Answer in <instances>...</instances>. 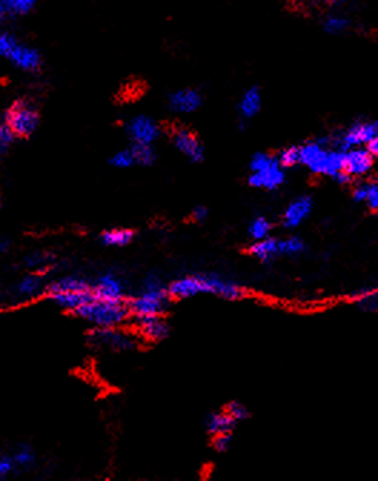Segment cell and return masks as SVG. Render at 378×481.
<instances>
[{
  "mask_svg": "<svg viewBox=\"0 0 378 481\" xmlns=\"http://www.w3.org/2000/svg\"><path fill=\"white\" fill-rule=\"evenodd\" d=\"M172 299H188L198 295H215L225 301H236L243 295L242 288L232 279L218 274H189L174 279L168 285Z\"/></svg>",
  "mask_w": 378,
  "mask_h": 481,
  "instance_id": "cell-1",
  "label": "cell"
},
{
  "mask_svg": "<svg viewBox=\"0 0 378 481\" xmlns=\"http://www.w3.org/2000/svg\"><path fill=\"white\" fill-rule=\"evenodd\" d=\"M92 329L123 327L132 319L128 299H102L93 296L73 312Z\"/></svg>",
  "mask_w": 378,
  "mask_h": 481,
  "instance_id": "cell-2",
  "label": "cell"
},
{
  "mask_svg": "<svg viewBox=\"0 0 378 481\" xmlns=\"http://www.w3.org/2000/svg\"><path fill=\"white\" fill-rule=\"evenodd\" d=\"M172 298L168 292V286L164 284L161 276L148 275L144 279L141 291L128 298V305L131 308L132 318L151 316V315H164L171 304Z\"/></svg>",
  "mask_w": 378,
  "mask_h": 481,
  "instance_id": "cell-3",
  "label": "cell"
},
{
  "mask_svg": "<svg viewBox=\"0 0 378 481\" xmlns=\"http://www.w3.org/2000/svg\"><path fill=\"white\" fill-rule=\"evenodd\" d=\"M89 341L93 347L113 351V353H128L138 348L142 341L137 331L125 330L123 327L113 329H95L89 336Z\"/></svg>",
  "mask_w": 378,
  "mask_h": 481,
  "instance_id": "cell-4",
  "label": "cell"
},
{
  "mask_svg": "<svg viewBox=\"0 0 378 481\" xmlns=\"http://www.w3.org/2000/svg\"><path fill=\"white\" fill-rule=\"evenodd\" d=\"M4 122L16 138H28L39 126V112L32 103L19 100L9 108Z\"/></svg>",
  "mask_w": 378,
  "mask_h": 481,
  "instance_id": "cell-5",
  "label": "cell"
},
{
  "mask_svg": "<svg viewBox=\"0 0 378 481\" xmlns=\"http://www.w3.org/2000/svg\"><path fill=\"white\" fill-rule=\"evenodd\" d=\"M135 331L142 341L161 343L169 337L171 326L164 315L132 318Z\"/></svg>",
  "mask_w": 378,
  "mask_h": 481,
  "instance_id": "cell-6",
  "label": "cell"
},
{
  "mask_svg": "<svg viewBox=\"0 0 378 481\" xmlns=\"http://www.w3.org/2000/svg\"><path fill=\"white\" fill-rule=\"evenodd\" d=\"M126 133L131 138L132 143L154 145L161 136V128L152 118L138 115L126 125Z\"/></svg>",
  "mask_w": 378,
  "mask_h": 481,
  "instance_id": "cell-7",
  "label": "cell"
},
{
  "mask_svg": "<svg viewBox=\"0 0 378 481\" xmlns=\"http://www.w3.org/2000/svg\"><path fill=\"white\" fill-rule=\"evenodd\" d=\"M92 292L102 299H128L126 298V284L120 275L113 271H106L98 275L92 282Z\"/></svg>",
  "mask_w": 378,
  "mask_h": 481,
  "instance_id": "cell-8",
  "label": "cell"
},
{
  "mask_svg": "<svg viewBox=\"0 0 378 481\" xmlns=\"http://www.w3.org/2000/svg\"><path fill=\"white\" fill-rule=\"evenodd\" d=\"M174 146L191 162H201L204 159V146L198 136L187 128H175L171 135Z\"/></svg>",
  "mask_w": 378,
  "mask_h": 481,
  "instance_id": "cell-9",
  "label": "cell"
},
{
  "mask_svg": "<svg viewBox=\"0 0 378 481\" xmlns=\"http://www.w3.org/2000/svg\"><path fill=\"white\" fill-rule=\"evenodd\" d=\"M313 200L307 195L293 200L283 212L281 222L287 229L300 228L313 212Z\"/></svg>",
  "mask_w": 378,
  "mask_h": 481,
  "instance_id": "cell-10",
  "label": "cell"
},
{
  "mask_svg": "<svg viewBox=\"0 0 378 481\" xmlns=\"http://www.w3.org/2000/svg\"><path fill=\"white\" fill-rule=\"evenodd\" d=\"M374 164V156L368 149L351 148L344 153V172L351 178H359L367 175Z\"/></svg>",
  "mask_w": 378,
  "mask_h": 481,
  "instance_id": "cell-11",
  "label": "cell"
},
{
  "mask_svg": "<svg viewBox=\"0 0 378 481\" xmlns=\"http://www.w3.org/2000/svg\"><path fill=\"white\" fill-rule=\"evenodd\" d=\"M301 152V162L305 165L313 174L325 175L327 171V162H328V153L322 145V142H310L300 148Z\"/></svg>",
  "mask_w": 378,
  "mask_h": 481,
  "instance_id": "cell-12",
  "label": "cell"
},
{
  "mask_svg": "<svg viewBox=\"0 0 378 481\" xmlns=\"http://www.w3.org/2000/svg\"><path fill=\"white\" fill-rule=\"evenodd\" d=\"M248 181H249V185L254 187V188L274 191V190L280 188L285 181L284 168L280 165L278 159H277L275 162L271 164L270 167H267L261 171L251 172Z\"/></svg>",
  "mask_w": 378,
  "mask_h": 481,
  "instance_id": "cell-13",
  "label": "cell"
},
{
  "mask_svg": "<svg viewBox=\"0 0 378 481\" xmlns=\"http://www.w3.org/2000/svg\"><path fill=\"white\" fill-rule=\"evenodd\" d=\"M8 61L18 69L23 72H36L42 66V55L38 49L18 42L12 49Z\"/></svg>",
  "mask_w": 378,
  "mask_h": 481,
  "instance_id": "cell-14",
  "label": "cell"
},
{
  "mask_svg": "<svg viewBox=\"0 0 378 481\" xmlns=\"http://www.w3.org/2000/svg\"><path fill=\"white\" fill-rule=\"evenodd\" d=\"M375 135H378L377 122H359L354 125L340 140L342 149L357 148L359 145L368 143Z\"/></svg>",
  "mask_w": 378,
  "mask_h": 481,
  "instance_id": "cell-15",
  "label": "cell"
},
{
  "mask_svg": "<svg viewBox=\"0 0 378 481\" xmlns=\"http://www.w3.org/2000/svg\"><path fill=\"white\" fill-rule=\"evenodd\" d=\"M85 291H92V282L79 275H65L46 284L45 294L52 295L61 292H85Z\"/></svg>",
  "mask_w": 378,
  "mask_h": 481,
  "instance_id": "cell-16",
  "label": "cell"
},
{
  "mask_svg": "<svg viewBox=\"0 0 378 481\" xmlns=\"http://www.w3.org/2000/svg\"><path fill=\"white\" fill-rule=\"evenodd\" d=\"M202 103V96L198 90L185 88L174 92L169 96V106L178 113H191L195 112Z\"/></svg>",
  "mask_w": 378,
  "mask_h": 481,
  "instance_id": "cell-17",
  "label": "cell"
},
{
  "mask_svg": "<svg viewBox=\"0 0 378 481\" xmlns=\"http://www.w3.org/2000/svg\"><path fill=\"white\" fill-rule=\"evenodd\" d=\"M46 289V284L43 281V275L38 272H29L15 285V294L19 299H32L38 295L43 294Z\"/></svg>",
  "mask_w": 378,
  "mask_h": 481,
  "instance_id": "cell-18",
  "label": "cell"
},
{
  "mask_svg": "<svg viewBox=\"0 0 378 481\" xmlns=\"http://www.w3.org/2000/svg\"><path fill=\"white\" fill-rule=\"evenodd\" d=\"M46 296L58 308L73 314L78 308H80L83 304L90 301L95 295L92 291H85V292H61V294H52Z\"/></svg>",
  "mask_w": 378,
  "mask_h": 481,
  "instance_id": "cell-19",
  "label": "cell"
},
{
  "mask_svg": "<svg viewBox=\"0 0 378 481\" xmlns=\"http://www.w3.org/2000/svg\"><path fill=\"white\" fill-rule=\"evenodd\" d=\"M249 254L261 262H271L277 258H281L280 238L270 237L263 241H256L251 245Z\"/></svg>",
  "mask_w": 378,
  "mask_h": 481,
  "instance_id": "cell-20",
  "label": "cell"
},
{
  "mask_svg": "<svg viewBox=\"0 0 378 481\" xmlns=\"http://www.w3.org/2000/svg\"><path fill=\"white\" fill-rule=\"evenodd\" d=\"M135 238L134 229L130 228H110L103 231L99 235V241L102 245L109 248H123L128 247Z\"/></svg>",
  "mask_w": 378,
  "mask_h": 481,
  "instance_id": "cell-21",
  "label": "cell"
},
{
  "mask_svg": "<svg viewBox=\"0 0 378 481\" xmlns=\"http://www.w3.org/2000/svg\"><path fill=\"white\" fill-rule=\"evenodd\" d=\"M55 261H56V258H55L53 254L36 251V252H31L29 255L25 257L23 265H25L26 269H29V272L43 274L55 265Z\"/></svg>",
  "mask_w": 378,
  "mask_h": 481,
  "instance_id": "cell-22",
  "label": "cell"
},
{
  "mask_svg": "<svg viewBox=\"0 0 378 481\" xmlns=\"http://www.w3.org/2000/svg\"><path fill=\"white\" fill-rule=\"evenodd\" d=\"M206 431L211 435H218V434H225V433H232L235 428L236 423L229 417V414L224 410L219 413H212L206 418Z\"/></svg>",
  "mask_w": 378,
  "mask_h": 481,
  "instance_id": "cell-23",
  "label": "cell"
},
{
  "mask_svg": "<svg viewBox=\"0 0 378 481\" xmlns=\"http://www.w3.org/2000/svg\"><path fill=\"white\" fill-rule=\"evenodd\" d=\"M273 222L266 217H257L248 225V235L252 241H263L271 237Z\"/></svg>",
  "mask_w": 378,
  "mask_h": 481,
  "instance_id": "cell-24",
  "label": "cell"
},
{
  "mask_svg": "<svg viewBox=\"0 0 378 481\" xmlns=\"http://www.w3.org/2000/svg\"><path fill=\"white\" fill-rule=\"evenodd\" d=\"M109 164L116 170H130L132 167H137V159L132 146L115 152L109 159Z\"/></svg>",
  "mask_w": 378,
  "mask_h": 481,
  "instance_id": "cell-25",
  "label": "cell"
},
{
  "mask_svg": "<svg viewBox=\"0 0 378 481\" xmlns=\"http://www.w3.org/2000/svg\"><path fill=\"white\" fill-rule=\"evenodd\" d=\"M11 455L14 458L16 471H19V470L21 471L29 470L35 464V461H36L35 451L29 445H19Z\"/></svg>",
  "mask_w": 378,
  "mask_h": 481,
  "instance_id": "cell-26",
  "label": "cell"
},
{
  "mask_svg": "<svg viewBox=\"0 0 378 481\" xmlns=\"http://www.w3.org/2000/svg\"><path fill=\"white\" fill-rule=\"evenodd\" d=\"M261 108V96L258 89H249L241 100V112L245 118H252Z\"/></svg>",
  "mask_w": 378,
  "mask_h": 481,
  "instance_id": "cell-27",
  "label": "cell"
},
{
  "mask_svg": "<svg viewBox=\"0 0 378 481\" xmlns=\"http://www.w3.org/2000/svg\"><path fill=\"white\" fill-rule=\"evenodd\" d=\"M354 304L357 305L358 309L369 314H377L378 312V288L364 291L359 295L355 296Z\"/></svg>",
  "mask_w": 378,
  "mask_h": 481,
  "instance_id": "cell-28",
  "label": "cell"
},
{
  "mask_svg": "<svg viewBox=\"0 0 378 481\" xmlns=\"http://www.w3.org/2000/svg\"><path fill=\"white\" fill-rule=\"evenodd\" d=\"M281 257H300L305 251V242L300 237H285L280 238Z\"/></svg>",
  "mask_w": 378,
  "mask_h": 481,
  "instance_id": "cell-29",
  "label": "cell"
},
{
  "mask_svg": "<svg viewBox=\"0 0 378 481\" xmlns=\"http://www.w3.org/2000/svg\"><path fill=\"white\" fill-rule=\"evenodd\" d=\"M132 149L137 159V167H151L157 160V152L154 145L132 143Z\"/></svg>",
  "mask_w": 378,
  "mask_h": 481,
  "instance_id": "cell-30",
  "label": "cell"
},
{
  "mask_svg": "<svg viewBox=\"0 0 378 481\" xmlns=\"http://www.w3.org/2000/svg\"><path fill=\"white\" fill-rule=\"evenodd\" d=\"M8 15L11 16H23L31 14L39 0H4Z\"/></svg>",
  "mask_w": 378,
  "mask_h": 481,
  "instance_id": "cell-31",
  "label": "cell"
},
{
  "mask_svg": "<svg viewBox=\"0 0 378 481\" xmlns=\"http://www.w3.org/2000/svg\"><path fill=\"white\" fill-rule=\"evenodd\" d=\"M278 162L283 168H291L295 167L301 162V152L300 148L297 146H290L285 148L284 150H281V153L278 155Z\"/></svg>",
  "mask_w": 378,
  "mask_h": 481,
  "instance_id": "cell-32",
  "label": "cell"
},
{
  "mask_svg": "<svg viewBox=\"0 0 378 481\" xmlns=\"http://www.w3.org/2000/svg\"><path fill=\"white\" fill-rule=\"evenodd\" d=\"M342 171H344V153L338 152V150H330L325 175L334 178L335 175H338Z\"/></svg>",
  "mask_w": 378,
  "mask_h": 481,
  "instance_id": "cell-33",
  "label": "cell"
},
{
  "mask_svg": "<svg viewBox=\"0 0 378 481\" xmlns=\"http://www.w3.org/2000/svg\"><path fill=\"white\" fill-rule=\"evenodd\" d=\"M364 187L365 195L362 204H365L371 212H378V181L364 182Z\"/></svg>",
  "mask_w": 378,
  "mask_h": 481,
  "instance_id": "cell-34",
  "label": "cell"
},
{
  "mask_svg": "<svg viewBox=\"0 0 378 481\" xmlns=\"http://www.w3.org/2000/svg\"><path fill=\"white\" fill-rule=\"evenodd\" d=\"M15 139H16V136L9 129V126L5 122L0 123V160H2L4 156L9 152Z\"/></svg>",
  "mask_w": 378,
  "mask_h": 481,
  "instance_id": "cell-35",
  "label": "cell"
},
{
  "mask_svg": "<svg viewBox=\"0 0 378 481\" xmlns=\"http://www.w3.org/2000/svg\"><path fill=\"white\" fill-rule=\"evenodd\" d=\"M225 411L229 414V417L235 421V423H241V421H245L248 417H249V411L248 408L239 403V401H232L226 405Z\"/></svg>",
  "mask_w": 378,
  "mask_h": 481,
  "instance_id": "cell-36",
  "label": "cell"
},
{
  "mask_svg": "<svg viewBox=\"0 0 378 481\" xmlns=\"http://www.w3.org/2000/svg\"><path fill=\"white\" fill-rule=\"evenodd\" d=\"M18 39L15 38V35L9 33V32H0V58L8 59V56L11 55L12 49L18 45Z\"/></svg>",
  "mask_w": 378,
  "mask_h": 481,
  "instance_id": "cell-37",
  "label": "cell"
},
{
  "mask_svg": "<svg viewBox=\"0 0 378 481\" xmlns=\"http://www.w3.org/2000/svg\"><path fill=\"white\" fill-rule=\"evenodd\" d=\"M232 445V433L212 435V447L216 452H226Z\"/></svg>",
  "mask_w": 378,
  "mask_h": 481,
  "instance_id": "cell-38",
  "label": "cell"
},
{
  "mask_svg": "<svg viewBox=\"0 0 378 481\" xmlns=\"http://www.w3.org/2000/svg\"><path fill=\"white\" fill-rule=\"evenodd\" d=\"M347 28V21L341 16H330L325 21V29L330 33H340Z\"/></svg>",
  "mask_w": 378,
  "mask_h": 481,
  "instance_id": "cell-39",
  "label": "cell"
},
{
  "mask_svg": "<svg viewBox=\"0 0 378 481\" xmlns=\"http://www.w3.org/2000/svg\"><path fill=\"white\" fill-rule=\"evenodd\" d=\"M208 215H209L208 208H206V207H202V205H198V207H195V208L192 210V212H191V219H192L194 222H204V221L208 218Z\"/></svg>",
  "mask_w": 378,
  "mask_h": 481,
  "instance_id": "cell-40",
  "label": "cell"
},
{
  "mask_svg": "<svg viewBox=\"0 0 378 481\" xmlns=\"http://www.w3.org/2000/svg\"><path fill=\"white\" fill-rule=\"evenodd\" d=\"M368 150L372 156H378V135H375L368 143Z\"/></svg>",
  "mask_w": 378,
  "mask_h": 481,
  "instance_id": "cell-41",
  "label": "cell"
},
{
  "mask_svg": "<svg viewBox=\"0 0 378 481\" xmlns=\"http://www.w3.org/2000/svg\"><path fill=\"white\" fill-rule=\"evenodd\" d=\"M9 248H11V241L6 238H0V255L6 254Z\"/></svg>",
  "mask_w": 378,
  "mask_h": 481,
  "instance_id": "cell-42",
  "label": "cell"
},
{
  "mask_svg": "<svg viewBox=\"0 0 378 481\" xmlns=\"http://www.w3.org/2000/svg\"><path fill=\"white\" fill-rule=\"evenodd\" d=\"M5 16H8V11H6L4 0H0V21H2Z\"/></svg>",
  "mask_w": 378,
  "mask_h": 481,
  "instance_id": "cell-43",
  "label": "cell"
},
{
  "mask_svg": "<svg viewBox=\"0 0 378 481\" xmlns=\"http://www.w3.org/2000/svg\"><path fill=\"white\" fill-rule=\"evenodd\" d=\"M317 2H321V4H338V2H341V0H317Z\"/></svg>",
  "mask_w": 378,
  "mask_h": 481,
  "instance_id": "cell-44",
  "label": "cell"
},
{
  "mask_svg": "<svg viewBox=\"0 0 378 481\" xmlns=\"http://www.w3.org/2000/svg\"><path fill=\"white\" fill-rule=\"evenodd\" d=\"M0 208H2V201H0Z\"/></svg>",
  "mask_w": 378,
  "mask_h": 481,
  "instance_id": "cell-45",
  "label": "cell"
}]
</instances>
